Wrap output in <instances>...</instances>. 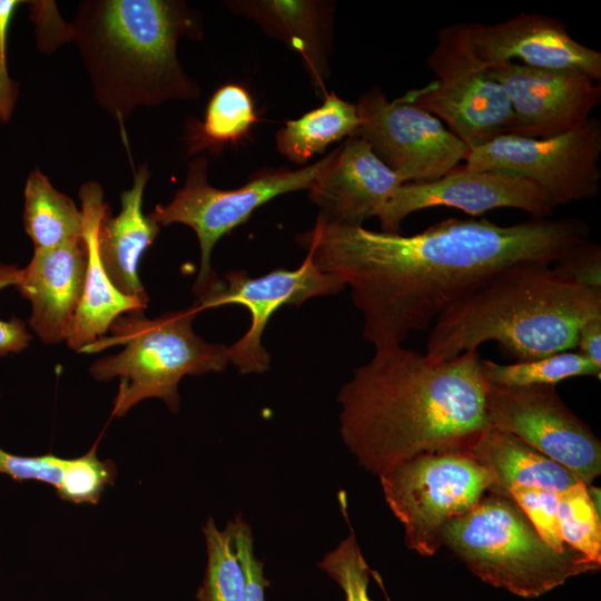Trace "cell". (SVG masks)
Wrapping results in <instances>:
<instances>
[{"instance_id":"6da1fadb","label":"cell","mask_w":601,"mask_h":601,"mask_svg":"<svg viewBox=\"0 0 601 601\" xmlns=\"http://www.w3.org/2000/svg\"><path fill=\"white\" fill-rule=\"evenodd\" d=\"M589 234L577 217L514 225L450 218L405 236L317 216L297 242L322 272L351 288L363 337L381 348L427 329L503 270L525 262L553 264Z\"/></svg>"},{"instance_id":"7a4b0ae2","label":"cell","mask_w":601,"mask_h":601,"mask_svg":"<svg viewBox=\"0 0 601 601\" xmlns=\"http://www.w3.org/2000/svg\"><path fill=\"white\" fill-rule=\"evenodd\" d=\"M480 362L477 351L432 363L403 345L375 348L337 395L345 445L378 476L421 454L471 452L490 428Z\"/></svg>"},{"instance_id":"3957f363","label":"cell","mask_w":601,"mask_h":601,"mask_svg":"<svg viewBox=\"0 0 601 601\" xmlns=\"http://www.w3.org/2000/svg\"><path fill=\"white\" fill-rule=\"evenodd\" d=\"M98 104L122 121L139 106L195 100L200 88L177 56L203 37L200 14L176 0H86L70 24Z\"/></svg>"},{"instance_id":"277c9868","label":"cell","mask_w":601,"mask_h":601,"mask_svg":"<svg viewBox=\"0 0 601 601\" xmlns=\"http://www.w3.org/2000/svg\"><path fill=\"white\" fill-rule=\"evenodd\" d=\"M551 265H514L452 305L432 326L426 358L446 362L489 341L516 361L577 348L582 324L601 317V290L562 279Z\"/></svg>"},{"instance_id":"5b68a950","label":"cell","mask_w":601,"mask_h":601,"mask_svg":"<svg viewBox=\"0 0 601 601\" xmlns=\"http://www.w3.org/2000/svg\"><path fill=\"white\" fill-rule=\"evenodd\" d=\"M199 313L195 303L155 318L144 312L119 316L109 335L87 346L82 353H96L110 346L124 349L97 359L89 368L96 381L119 377L111 416L122 417L146 398H160L176 413L179 408L178 384L186 375L221 373L229 363L228 346L207 343L193 329Z\"/></svg>"},{"instance_id":"8992f818","label":"cell","mask_w":601,"mask_h":601,"mask_svg":"<svg viewBox=\"0 0 601 601\" xmlns=\"http://www.w3.org/2000/svg\"><path fill=\"white\" fill-rule=\"evenodd\" d=\"M446 545L483 582L538 598L601 563L570 548L553 550L510 494L486 493L442 532Z\"/></svg>"},{"instance_id":"52a82bcc","label":"cell","mask_w":601,"mask_h":601,"mask_svg":"<svg viewBox=\"0 0 601 601\" xmlns=\"http://www.w3.org/2000/svg\"><path fill=\"white\" fill-rule=\"evenodd\" d=\"M385 500L405 531L408 549L434 555L442 532L493 490L494 472L470 452L415 456L380 475Z\"/></svg>"},{"instance_id":"ba28073f","label":"cell","mask_w":601,"mask_h":601,"mask_svg":"<svg viewBox=\"0 0 601 601\" xmlns=\"http://www.w3.org/2000/svg\"><path fill=\"white\" fill-rule=\"evenodd\" d=\"M436 80L404 97L443 119L470 149L511 135L514 115L504 88L475 57L466 22L442 28L426 58Z\"/></svg>"},{"instance_id":"9c48e42d","label":"cell","mask_w":601,"mask_h":601,"mask_svg":"<svg viewBox=\"0 0 601 601\" xmlns=\"http://www.w3.org/2000/svg\"><path fill=\"white\" fill-rule=\"evenodd\" d=\"M328 158L329 154L296 170L265 169L242 187L227 190L208 183L205 157H197L189 164L184 186L167 205L156 206L148 215L159 226L178 223L196 233L200 266L193 292L197 298L209 293L219 280L211 266L216 243L273 198L308 189Z\"/></svg>"},{"instance_id":"30bf717a","label":"cell","mask_w":601,"mask_h":601,"mask_svg":"<svg viewBox=\"0 0 601 601\" xmlns=\"http://www.w3.org/2000/svg\"><path fill=\"white\" fill-rule=\"evenodd\" d=\"M600 158L601 122L590 116L581 126L546 138L500 136L471 149L463 166L525 178L539 186L555 208L599 195Z\"/></svg>"},{"instance_id":"8fae6325","label":"cell","mask_w":601,"mask_h":601,"mask_svg":"<svg viewBox=\"0 0 601 601\" xmlns=\"http://www.w3.org/2000/svg\"><path fill=\"white\" fill-rule=\"evenodd\" d=\"M361 119L355 136L363 138L375 155L405 184L443 177L471 149L439 118L404 96L388 100L378 86L362 93L356 102Z\"/></svg>"},{"instance_id":"7c38bea8","label":"cell","mask_w":601,"mask_h":601,"mask_svg":"<svg viewBox=\"0 0 601 601\" xmlns=\"http://www.w3.org/2000/svg\"><path fill=\"white\" fill-rule=\"evenodd\" d=\"M490 428L514 435L587 485L601 473V442L562 401L554 386L489 384Z\"/></svg>"},{"instance_id":"4fadbf2b","label":"cell","mask_w":601,"mask_h":601,"mask_svg":"<svg viewBox=\"0 0 601 601\" xmlns=\"http://www.w3.org/2000/svg\"><path fill=\"white\" fill-rule=\"evenodd\" d=\"M344 287L338 277L322 272L307 254L295 269H275L258 277H250L245 270L227 272L225 279H219L208 294L197 298L195 305L200 312L237 304L249 312V328L228 346V358L242 374H262L270 365L262 337L275 312L285 305L299 306L314 297L337 294Z\"/></svg>"},{"instance_id":"5bb4252c","label":"cell","mask_w":601,"mask_h":601,"mask_svg":"<svg viewBox=\"0 0 601 601\" xmlns=\"http://www.w3.org/2000/svg\"><path fill=\"white\" fill-rule=\"evenodd\" d=\"M439 206L453 207L471 216L514 208L532 219H545L554 211L544 191L525 178L457 166L435 180L400 186L377 215L381 231L401 234L402 223L408 215Z\"/></svg>"},{"instance_id":"9a60e30c","label":"cell","mask_w":601,"mask_h":601,"mask_svg":"<svg viewBox=\"0 0 601 601\" xmlns=\"http://www.w3.org/2000/svg\"><path fill=\"white\" fill-rule=\"evenodd\" d=\"M486 69L509 97L514 136L546 138L570 131L584 124L601 101V86L578 71L514 61Z\"/></svg>"},{"instance_id":"2e32d148","label":"cell","mask_w":601,"mask_h":601,"mask_svg":"<svg viewBox=\"0 0 601 601\" xmlns=\"http://www.w3.org/2000/svg\"><path fill=\"white\" fill-rule=\"evenodd\" d=\"M477 60L485 67L513 61L525 66L572 70L601 80V53L572 38L568 26L543 13H520L495 24L466 22Z\"/></svg>"},{"instance_id":"e0dca14e","label":"cell","mask_w":601,"mask_h":601,"mask_svg":"<svg viewBox=\"0 0 601 601\" xmlns=\"http://www.w3.org/2000/svg\"><path fill=\"white\" fill-rule=\"evenodd\" d=\"M405 184L361 137H348L329 152L324 168L307 189L324 220L363 226L377 217L396 189Z\"/></svg>"},{"instance_id":"ac0fdd59","label":"cell","mask_w":601,"mask_h":601,"mask_svg":"<svg viewBox=\"0 0 601 601\" xmlns=\"http://www.w3.org/2000/svg\"><path fill=\"white\" fill-rule=\"evenodd\" d=\"M87 247L82 237L35 249L20 269L16 287L31 304L29 324L45 344L66 341L85 284Z\"/></svg>"},{"instance_id":"d6986e66","label":"cell","mask_w":601,"mask_h":601,"mask_svg":"<svg viewBox=\"0 0 601 601\" xmlns=\"http://www.w3.org/2000/svg\"><path fill=\"white\" fill-rule=\"evenodd\" d=\"M83 216L82 238L87 247V268L82 296L67 335V345L78 352L102 338L122 314L144 312L148 302L120 293L108 277L98 253L99 225L109 210L98 181L83 183L79 189Z\"/></svg>"},{"instance_id":"ffe728a7","label":"cell","mask_w":601,"mask_h":601,"mask_svg":"<svg viewBox=\"0 0 601 601\" xmlns=\"http://www.w3.org/2000/svg\"><path fill=\"white\" fill-rule=\"evenodd\" d=\"M226 6L255 21L302 59L318 93H326L335 3L317 0H236Z\"/></svg>"},{"instance_id":"44dd1931","label":"cell","mask_w":601,"mask_h":601,"mask_svg":"<svg viewBox=\"0 0 601 601\" xmlns=\"http://www.w3.org/2000/svg\"><path fill=\"white\" fill-rule=\"evenodd\" d=\"M150 171L139 166L132 187L120 195L121 210L110 209L102 217L98 230V253L114 286L124 295L149 300L139 278V263L156 239L160 226L142 213V196Z\"/></svg>"},{"instance_id":"7402d4cb","label":"cell","mask_w":601,"mask_h":601,"mask_svg":"<svg viewBox=\"0 0 601 601\" xmlns=\"http://www.w3.org/2000/svg\"><path fill=\"white\" fill-rule=\"evenodd\" d=\"M495 474L492 491L509 494L514 485L561 492L578 483L569 470L512 434L489 428L471 452Z\"/></svg>"},{"instance_id":"603a6c76","label":"cell","mask_w":601,"mask_h":601,"mask_svg":"<svg viewBox=\"0 0 601 601\" xmlns=\"http://www.w3.org/2000/svg\"><path fill=\"white\" fill-rule=\"evenodd\" d=\"M96 450L95 444L79 457L62 459L51 453L22 456L0 447V474L19 482L50 484L68 502L96 504L109 481L108 465L98 459Z\"/></svg>"},{"instance_id":"cb8c5ba5","label":"cell","mask_w":601,"mask_h":601,"mask_svg":"<svg viewBox=\"0 0 601 601\" xmlns=\"http://www.w3.org/2000/svg\"><path fill=\"white\" fill-rule=\"evenodd\" d=\"M361 125L356 104L335 92L325 93L321 107L289 120L275 137L278 151L289 161L304 165L316 154L343 138L355 136Z\"/></svg>"},{"instance_id":"d4e9b609","label":"cell","mask_w":601,"mask_h":601,"mask_svg":"<svg viewBox=\"0 0 601 601\" xmlns=\"http://www.w3.org/2000/svg\"><path fill=\"white\" fill-rule=\"evenodd\" d=\"M23 225L35 249H48L82 237L83 216L69 196L35 168L24 186Z\"/></svg>"},{"instance_id":"484cf974","label":"cell","mask_w":601,"mask_h":601,"mask_svg":"<svg viewBox=\"0 0 601 601\" xmlns=\"http://www.w3.org/2000/svg\"><path fill=\"white\" fill-rule=\"evenodd\" d=\"M257 120L247 89L237 83H226L210 97L203 121L194 118L187 122V155L203 150L218 152L224 146L246 138Z\"/></svg>"},{"instance_id":"4316f807","label":"cell","mask_w":601,"mask_h":601,"mask_svg":"<svg viewBox=\"0 0 601 601\" xmlns=\"http://www.w3.org/2000/svg\"><path fill=\"white\" fill-rule=\"evenodd\" d=\"M482 374L490 385L502 387L555 386L578 376L600 378L601 367L579 352L565 351L539 358L499 364L481 358Z\"/></svg>"},{"instance_id":"83f0119b","label":"cell","mask_w":601,"mask_h":601,"mask_svg":"<svg viewBox=\"0 0 601 601\" xmlns=\"http://www.w3.org/2000/svg\"><path fill=\"white\" fill-rule=\"evenodd\" d=\"M203 532L208 561L197 601H245L246 574L234 545L230 523L219 531L213 518H208Z\"/></svg>"},{"instance_id":"f1b7e54d","label":"cell","mask_w":601,"mask_h":601,"mask_svg":"<svg viewBox=\"0 0 601 601\" xmlns=\"http://www.w3.org/2000/svg\"><path fill=\"white\" fill-rule=\"evenodd\" d=\"M558 520L563 541L601 563V524L589 485L579 481L558 493Z\"/></svg>"},{"instance_id":"f546056e","label":"cell","mask_w":601,"mask_h":601,"mask_svg":"<svg viewBox=\"0 0 601 601\" xmlns=\"http://www.w3.org/2000/svg\"><path fill=\"white\" fill-rule=\"evenodd\" d=\"M318 568L339 584L345 601H372L367 593L370 569L354 534L328 552Z\"/></svg>"},{"instance_id":"4dcf8cb0","label":"cell","mask_w":601,"mask_h":601,"mask_svg":"<svg viewBox=\"0 0 601 601\" xmlns=\"http://www.w3.org/2000/svg\"><path fill=\"white\" fill-rule=\"evenodd\" d=\"M558 493L539 487L514 485L509 494L529 516L545 542L556 552H564L568 545L561 535L558 520Z\"/></svg>"},{"instance_id":"1f68e13d","label":"cell","mask_w":601,"mask_h":601,"mask_svg":"<svg viewBox=\"0 0 601 601\" xmlns=\"http://www.w3.org/2000/svg\"><path fill=\"white\" fill-rule=\"evenodd\" d=\"M552 267L558 276L574 285L601 290V247L585 239L569 248Z\"/></svg>"},{"instance_id":"d6a6232c","label":"cell","mask_w":601,"mask_h":601,"mask_svg":"<svg viewBox=\"0 0 601 601\" xmlns=\"http://www.w3.org/2000/svg\"><path fill=\"white\" fill-rule=\"evenodd\" d=\"M233 529L234 545L246 574L245 601H264V590L269 581L264 577L263 561L254 553L253 535L249 525L238 515L229 522Z\"/></svg>"},{"instance_id":"836d02e7","label":"cell","mask_w":601,"mask_h":601,"mask_svg":"<svg viewBox=\"0 0 601 601\" xmlns=\"http://www.w3.org/2000/svg\"><path fill=\"white\" fill-rule=\"evenodd\" d=\"M20 0H0V122H8L13 114L18 97V83L12 80L8 71L7 43L11 21Z\"/></svg>"},{"instance_id":"e575fe53","label":"cell","mask_w":601,"mask_h":601,"mask_svg":"<svg viewBox=\"0 0 601 601\" xmlns=\"http://www.w3.org/2000/svg\"><path fill=\"white\" fill-rule=\"evenodd\" d=\"M20 267L0 262V290L16 285ZM31 335L22 319L17 316L8 321L0 319V356L20 353L29 345Z\"/></svg>"},{"instance_id":"d590c367","label":"cell","mask_w":601,"mask_h":601,"mask_svg":"<svg viewBox=\"0 0 601 601\" xmlns=\"http://www.w3.org/2000/svg\"><path fill=\"white\" fill-rule=\"evenodd\" d=\"M577 348L601 367V317L591 318L582 324L578 332Z\"/></svg>"}]
</instances>
